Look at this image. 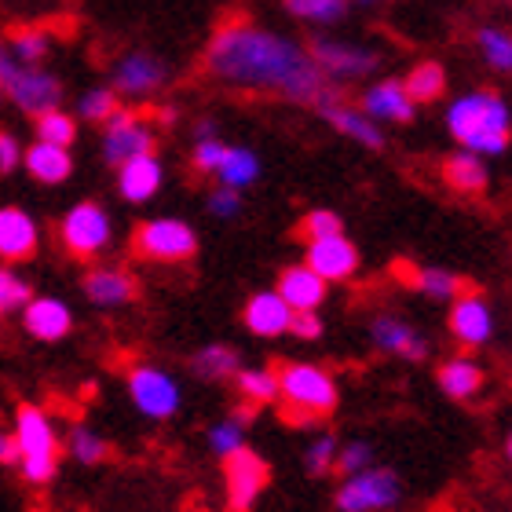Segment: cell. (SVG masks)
Here are the masks:
<instances>
[{"mask_svg": "<svg viewBox=\"0 0 512 512\" xmlns=\"http://www.w3.org/2000/svg\"><path fill=\"white\" fill-rule=\"evenodd\" d=\"M304 48H308L315 66H319L330 81H359V77L374 74L377 66H381V55H377L374 48L330 41V37H311Z\"/></svg>", "mask_w": 512, "mask_h": 512, "instance_id": "cell-11", "label": "cell"}, {"mask_svg": "<svg viewBox=\"0 0 512 512\" xmlns=\"http://www.w3.org/2000/svg\"><path fill=\"white\" fill-rule=\"evenodd\" d=\"M132 253L150 264H187L198 253V235L191 224L161 216V220H147L132 231Z\"/></svg>", "mask_w": 512, "mask_h": 512, "instance_id": "cell-6", "label": "cell"}, {"mask_svg": "<svg viewBox=\"0 0 512 512\" xmlns=\"http://www.w3.org/2000/svg\"><path fill=\"white\" fill-rule=\"evenodd\" d=\"M114 224L110 213L99 202H77L59 224V242L74 260H92L110 246Z\"/></svg>", "mask_w": 512, "mask_h": 512, "instance_id": "cell-9", "label": "cell"}, {"mask_svg": "<svg viewBox=\"0 0 512 512\" xmlns=\"http://www.w3.org/2000/svg\"><path fill=\"white\" fill-rule=\"evenodd\" d=\"M377 458V450L366 443V439H352V443H344L341 450H337V465L333 469L341 472V476H355V472L370 469Z\"/></svg>", "mask_w": 512, "mask_h": 512, "instance_id": "cell-40", "label": "cell"}, {"mask_svg": "<svg viewBox=\"0 0 512 512\" xmlns=\"http://www.w3.org/2000/svg\"><path fill=\"white\" fill-rule=\"evenodd\" d=\"M41 246V231L26 209L19 205H4L0 209V260L4 264H22L30 260Z\"/></svg>", "mask_w": 512, "mask_h": 512, "instance_id": "cell-17", "label": "cell"}, {"mask_svg": "<svg viewBox=\"0 0 512 512\" xmlns=\"http://www.w3.org/2000/svg\"><path fill=\"white\" fill-rule=\"evenodd\" d=\"M22 326L30 333L33 341L55 344L70 337L74 330V311L66 308L59 297H30L26 308H22Z\"/></svg>", "mask_w": 512, "mask_h": 512, "instance_id": "cell-18", "label": "cell"}, {"mask_svg": "<svg viewBox=\"0 0 512 512\" xmlns=\"http://www.w3.org/2000/svg\"><path fill=\"white\" fill-rule=\"evenodd\" d=\"M0 319H4V311H0Z\"/></svg>", "mask_w": 512, "mask_h": 512, "instance_id": "cell-54", "label": "cell"}, {"mask_svg": "<svg viewBox=\"0 0 512 512\" xmlns=\"http://www.w3.org/2000/svg\"><path fill=\"white\" fill-rule=\"evenodd\" d=\"M128 399L147 421H169L180 414L183 388L172 374H165L161 366H132L128 370Z\"/></svg>", "mask_w": 512, "mask_h": 512, "instance_id": "cell-8", "label": "cell"}, {"mask_svg": "<svg viewBox=\"0 0 512 512\" xmlns=\"http://www.w3.org/2000/svg\"><path fill=\"white\" fill-rule=\"evenodd\" d=\"M450 136L472 154H505L512 143V110L498 92L480 88L450 103L447 110Z\"/></svg>", "mask_w": 512, "mask_h": 512, "instance_id": "cell-2", "label": "cell"}, {"mask_svg": "<svg viewBox=\"0 0 512 512\" xmlns=\"http://www.w3.org/2000/svg\"><path fill=\"white\" fill-rule=\"evenodd\" d=\"M22 165H26V172H30L37 183H44V187H59V183H66L70 172H74L70 147L44 143V139H37L30 150H22Z\"/></svg>", "mask_w": 512, "mask_h": 512, "instance_id": "cell-26", "label": "cell"}, {"mask_svg": "<svg viewBox=\"0 0 512 512\" xmlns=\"http://www.w3.org/2000/svg\"><path fill=\"white\" fill-rule=\"evenodd\" d=\"M256 414H260V406H256V403H246V399H242V406H238V410H235L231 417H235V421H238L242 428H249V425H253V417H256Z\"/></svg>", "mask_w": 512, "mask_h": 512, "instance_id": "cell-49", "label": "cell"}, {"mask_svg": "<svg viewBox=\"0 0 512 512\" xmlns=\"http://www.w3.org/2000/svg\"><path fill=\"white\" fill-rule=\"evenodd\" d=\"M450 333L461 348H483L494 337V311L480 293H461L450 308Z\"/></svg>", "mask_w": 512, "mask_h": 512, "instance_id": "cell-15", "label": "cell"}, {"mask_svg": "<svg viewBox=\"0 0 512 512\" xmlns=\"http://www.w3.org/2000/svg\"><path fill=\"white\" fill-rule=\"evenodd\" d=\"M0 99H4V85H0Z\"/></svg>", "mask_w": 512, "mask_h": 512, "instance_id": "cell-53", "label": "cell"}, {"mask_svg": "<svg viewBox=\"0 0 512 512\" xmlns=\"http://www.w3.org/2000/svg\"><path fill=\"white\" fill-rule=\"evenodd\" d=\"M205 136H216L213 121H198V125H194V139H205Z\"/></svg>", "mask_w": 512, "mask_h": 512, "instance_id": "cell-50", "label": "cell"}, {"mask_svg": "<svg viewBox=\"0 0 512 512\" xmlns=\"http://www.w3.org/2000/svg\"><path fill=\"white\" fill-rule=\"evenodd\" d=\"M505 454H509V461H512V436H509V443H505Z\"/></svg>", "mask_w": 512, "mask_h": 512, "instance_id": "cell-51", "label": "cell"}, {"mask_svg": "<svg viewBox=\"0 0 512 512\" xmlns=\"http://www.w3.org/2000/svg\"><path fill=\"white\" fill-rule=\"evenodd\" d=\"M304 264H308L315 275L326 278V282H348V278L359 271V249L344 235L315 238V242H308Z\"/></svg>", "mask_w": 512, "mask_h": 512, "instance_id": "cell-16", "label": "cell"}, {"mask_svg": "<svg viewBox=\"0 0 512 512\" xmlns=\"http://www.w3.org/2000/svg\"><path fill=\"white\" fill-rule=\"evenodd\" d=\"M8 52L19 59V63H30V66H44L48 52H52V37L41 30V26H15L8 33Z\"/></svg>", "mask_w": 512, "mask_h": 512, "instance_id": "cell-31", "label": "cell"}, {"mask_svg": "<svg viewBox=\"0 0 512 512\" xmlns=\"http://www.w3.org/2000/svg\"><path fill=\"white\" fill-rule=\"evenodd\" d=\"M370 337L381 352L395 355V359H406V363H425L428 359V341L399 315H377L370 322Z\"/></svg>", "mask_w": 512, "mask_h": 512, "instance_id": "cell-19", "label": "cell"}, {"mask_svg": "<svg viewBox=\"0 0 512 512\" xmlns=\"http://www.w3.org/2000/svg\"><path fill=\"white\" fill-rule=\"evenodd\" d=\"M395 278H403L406 286L425 293L432 300H458L461 293H469V282L458 278L454 271L443 267H414V264H395Z\"/></svg>", "mask_w": 512, "mask_h": 512, "instance_id": "cell-27", "label": "cell"}, {"mask_svg": "<svg viewBox=\"0 0 512 512\" xmlns=\"http://www.w3.org/2000/svg\"><path fill=\"white\" fill-rule=\"evenodd\" d=\"M403 88L414 103H436L439 96H447V70H443V63H436V59H421V63L406 74Z\"/></svg>", "mask_w": 512, "mask_h": 512, "instance_id": "cell-29", "label": "cell"}, {"mask_svg": "<svg viewBox=\"0 0 512 512\" xmlns=\"http://www.w3.org/2000/svg\"><path fill=\"white\" fill-rule=\"evenodd\" d=\"M297 235L304 242H315V238H330V235H344V220L333 209H311L304 213V220L297 224Z\"/></svg>", "mask_w": 512, "mask_h": 512, "instance_id": "cell-39", "label": "cell"}, {"mask_svg": "<svg viewBox=\"0 0 512 512\" xmlns=\"http://www.w3.org/2000/svg\"><path fill=\"white\" fill-rule=\"evenodd\" d=\"M33 128H37V139H44V143H59V147H74V139H77V118L59 107L37 114V118H33Z\"/></svg>", "mask_w": 512, "mask_h": 512, "instance_id": "cell-35", "label": "cell"}, {"mask_svg": "<svg viewBox=\"0 0 512 512\" xmlns=\"http://www.w3.org/2000/svg\"><path fill=\"white\" fill-rule=\"evenodd\" d=\"M209 213H213L216 220H235V216L242 213V191L220 183V187L209 194Z\"/></svg>", "mask_w": 512, "mask_h": 512, "instance_id": "cell-45", "label": "cell"}, {"mask_svg": "<svg viewBox=\"0 0 512 512\" xmlns=\"http://www.w3.org/2000/svg\"><path fill=\"white\" fill-rule=\"evenodd\" d=\"M30 297H33L30 282L15 275L11 267H0V311H4V315H8V311H22Z\"/></svg>", "mask_w": 512, "mask_h": 512, "instance_id": "cell-41", "label": "cell"}, {"mask_svg": "<svg viewBox=\"0 0 512 512\" xmlns=\"http://www.w3.org/2000/svg\"><path fill=\"white\" fill-rule=\"evenodd\" d=\"M0 85H4L11 103H15L22 114H30V118H37V114L63 103V81H59L52 70H44V66L19 63V59L8 52L4 41H0Z\"/></svg>", "mask_w": 512, "mask_h": 512, "instance_id": "cell-5", "label": "cell"}, {"mask_svg": "<svg viewBox=\"0 0 512 512\" xmlns=\"http://www.w3.org/2000/svg\"><path fill=\"white\" fill-rule=\"evenodd\" d=\"M355 4H381V0H355Z\"/></svg>", "mask_w": 512, "mask_h": 512, "instance_id": "cell-52", "label": "cell"}, {"mask_svg": "<svg viewBox=\"0 0 512 512\" xmlns=\"http://www.w3.org/2000/svg\"><path fill=\"white\" fill-rule=\"evenodd\" d=\"M359 110L370 114L374 121H395V125H410L417 118V103L406 96L403 81H395V77L366 88L363 99H359Z\"/></svg>", "mask_w": 512, "mask_h": 512, "instance_id": "cell-20", "label": "cell"}, {"mask_svg": "<svg viewBox=\"0 0 512 512\" xmlns=\"http://www.w3.org/2000/svg\"><path fill=\"white\" fill-rule=\"evenodd\" d=\"M403 498V480L384 465L344 476L341 491H337V512H388Z\"/></svg>", "mask_w": 512, "mask_h": 512, "instance_id": "cell-7", "label": "cell"}, {"mask_svg": "<svg viewBox=\"0 0 512 512\" xmlns=\"http://www.w3.org/2000/svg\"><path fill=\"white\" fill-rule=\"evenodd\" d=\"M198 77L209 85L256 99H286L315 107L333 81L322 74L308 48L282 33L256 26L246 15H227L198 55Z\"/></svg>", "mask_w": 512, "mask_h": 512, "instance_id": "cell-1", "label": "cell"}, {"mask_svg": "<svg viewBox=\"0 0 512 512\" xmlns=\"http://www.w3.org/2000/svg\"><path fill=\"white\" fill-rule=\"evenodd\" d=\"M22 165V147L19 139L11 136V132H0V172L8 176V172H15Z\"/></svg>", "mask_w": 512, "mask_h": 512, "instance_id": "cell-47", "label": "cell"}, {"mask_svg": "<svg viewBox=\"0 0 512 512\" xmlns=\"http://www.w3.org/2000/svg\"><path fill=\"white\" fill-rule=\"evenodd\" d=\"M0 465H19V443H15V432H0Z\"/></svg>", "mask_w": 512, "mask_h": 512, "instance_id": "cell-48", "label": "cell"}, {"mask_svg": "<svg viewBox=\"0 0 512 512\" xmlns=\"http://www.w3.org/2000/svg\"><path fill=\"white\" fill-rule=\"evenodd\" d=\"M66 450H70V458L81 461V465H99V461H107L110 443L99 436V432H92L88 425H74L70 436H66Z\"/></svg>", "mask_w": 512, "mask_h": 512, "instance_id": "cell-36", "label": "cell"}, {"mask_svg": "<svg viewBox=\"0 0 512 512\" xmlns=\"http://www.w3.org/2000/svg\"><path fill=\"white\" fill-rule=\"evenodd\" d=\"M337 450H341L337 439L319 436L308 450H304V469H308L311 476H326V472H333V465H337Z\"/></svg>", "mask_w": 512, "mask_h": 512, "instance_id": "cell-44", "label": "cell"}, {"mask_svg": "<svg viewBox=\"0 0 512 512\" xmlns=\"http://www.w3.org/2000/svg\"><path fill=\"white\" fill-rule=\"evenodd\" d=\"M81 286H85V297L96 308H125L139 293L136 278L121 271V267H92Z\"/></svg>", "mask_w": 512, "mask_h": 512, "instance_id": "cell-23", "label": "cell"}, {"mask_svg": "<svg viewBox=\"0 0 512 512\" xmlns=\"http://www.w3.org/2000/svg\"><path fill=\"white\" fill-rule=\"evenodd\" d=\"M315 110H319V118L326 121V125H333L337 132H344L348 139H355V143H363L366 150L384 147V132L374 125V118L363 114L359 107H352V103H344L341 88L326 92V96L315 103Z\"/></svg>", "mask_w": 512, "mask_h": 512, "instance_id": "cell-14", "label": "cell"}, {"mask_svg": "<svg viewBox=\"0 0 512 512\" xmlns=\"http://www.w3.org/2000/svg\"><path fill=\"white\" fill-rule=\"evenodd\" d=\"M439 176H443V183H447L454 194H461V198H480V194H487V187H491V176H487V165L480 161V154H472V150H465V147H461L458 154L443 158Z\"/></svg>", "mask_w": 512, "mask_h": 512, "instance_id": "cell-25", "label": "cell"}, {"mask_svg": "<svg viewBox=\"0 0 512 512\" xmlns=\"http://www.w3.org/2000/svg\"><path fill=\"white\" fill-rule=\"evenodd\" d=\"M169 81V66L165 59H158L154 52H125L114 63V92L118 96H132V99H147L154 96L158 88H165Z\"/></svg>", "mask_w": 512, "mask_h": 512, "instance_id": "cell-13", "label": "cell"}, {"mask_svg": "<svg viewBox=\"0 0 512 512\" xmlns=\"http://www.w3.org/2000/svg\"><path fill=\"white\" fill-rule=\"evenodd\" d=\"M242 322H246V330L256 333V337H282V333H289L293 308L282 300L278 289H264V293H253V297L246 300Z\"/></svg>", "mask_w": 512, "mask_h": 512, "instance_id": "cell-21", "label": "cell"}, {"mask_svg": "<svg viewBox=\"0 0 512 512\" xmlns=\"http://www.w3.org/2000/svg\"><path fill=\"white\" fill-rule=\"evenodd\" d=\"M439 388L450 395V399H458V403H469L476 395L483 392V366L469 355H454L447 363L439 366Z\"/></svg>", "mask_w": 512, "mask_h": 512, "instance_id": "cell-28", "label": "cell"}, {"mask_svg": "<svg viewBox=\"0 0 512 512\" xmlns=\"http://www.w3.org/2000/svg\"><path fill=\"white\" fill-rule=\"evenodd\" d=\"M121 110V96L114 88H92L77 99V118L88 121V125H107L114 114Z\"/></svg>", "mask_w": 512, "mask_h": 512, "instance_id": "cell-37", "label": "cell"}, {"mask_svg": "<svg viewBox=\"0 0 512 512\" xmlns=\"http://www.w3.org/2000/svg\"><path fill=\"white\" fill-rule=\"evenodd\" d=\"M278 293H282V300L293 311H319L326 293H330V282L322 275H315L308 264H297V267H286L278 275Z\"/></svg>", "mask_w": 512, "mask_h": 512, "instance_id": "cell-24", "label": "cell"}, {"mask_svg": "<svg viewBox=\"0 0 512 512\" xmlns=\"http://www.w3.org/2000/svg\"><path fill=\"white\" fill-rule=\"evenodd\" d=\"M289 333H293V337H300V341H319V337H322V319L315 315V311H293Z\"/></svg>", "mask_w": 512, "mask_h": 512, "instance_id": "cell-46", "label": "cell"}, {"mask_svg": "<svg viewBox=\"0 0 512 512\" xmlns=\"http://www.w3.org/2000/svg\"><path fill=\"white\" fill-rule=\"evenodd\" d=\"M15 443H19V469L22 480L33 487L55 480L59 472V436H55L52 417L41 406L22 403L15 410Z\"/></svg>", "mask_w": 512, "mask_h": 512, "instance_id": "cell-4", "label": "cell"}, {"mask_svg": "<svg viewBox=\"0 0 512 512\" xmlns=\"http://www.w3.org/2000/svg\"><path fill=\"white\" fill-rule=\"evenodd\" d=\"M337 399H341V392H337V381L326 366H278V403H282V421H289V425H315L319 417H330L337 410Z\"/></svg>", "mask_w": 512, "mask_h": 512, "instance_id": "cell-3", "label": "cell"}, {"mask_svg": "<svg viewBox=\"0 0 512 512\" xmlns=\"http://www.w3.org/2000/svg\"><path fill=\"white\" fill-rule=\"evenodd\" d=\"M194 374L202 377V381H227V377L238 374V352L235 348H227V344H205L202 352L191 359Z\"/></svg>", "mask_w": 512, "mask_h": 512, "instance_id": "cell-32", "label": "cell"}, {"mask_svg": "<svg viewBox=\"0 0 512 512\" xmlns=\"http://www.w3.org/2000/svg\"><path fill=\"white\" fill-rule=\"evenodd\" d=\"M267 480H271V469L267 461L249 450L246 443L224 458V483H227V509L231 512H249L256 505V498L264 494Z\"/></svg>", "mask_w": 512, "mask_h": 512, "instance_id": "cell-10", "label": "cell"}, {"mask_svg": "<svg viewBox=\"0 0 512 512\" xmlns=\"http://www.w3.org/2000/svg\"><path fill=\"white\" fill-rule=\"evenodd\" d=\"M216 176H220V183H224V187H235V191H242V187L256 183V176H260V158H256L253 150H246V147H227L224 165L216 169Z\"/></svg>", "mask_w": 512, "mask_h": 512, "instance_id": "cell-34", "label": "cell"}, {"mask_svg": "<svg viewBox=\"0 0 512 512\" xmlns=\"http://www.w3.org/2000/svg\"><path fill=\"white\" fill-rule=\"evenodd\" d=\"M158 136L147 125V118H139L136 110H118L114 118L103 125V158L107 165L118 169L121 161L139 158V154H154Z\"/></svg>", "mask_w": 512, "mask_h": 512, "instance_id": "cell-12", "label": "cell"}, {"mask_svg": "<svg viewBox=\"0 0 512 512\" xmlns=\"http://www.w3.org/2000/svg\"><path fill=\"white\" fill-rule=\"evenodd\" d=\"M235 388L246 403H256V406L278 403V370H271V366H249V370H242V366H238Z\"/></svg>", "mask_w": 512, "mask_h": 512, "instance_id": "cell-30", "label": "cell"}, {"mask_svg": "<svg viewBox=\"0 0 512 512\" xmlns=\"http://www.w3.org/2000/svg\"><path fill=\"white\" fill-rule=\"evenodd\" d=\"M242 443H246V428L238 425L235 417H227V421H216V425L209 428V450H213L216 458H227V454H235Z\"/></svg>", "mask_w": 512, "mask_h": 512, "instance_id": "cell-42", "label": "cell"}, {"mask_svg": "<svg viewBox=\"0 0 512 512\" xmlns=\"http://www.w3.org/2000/svg\"><path fill=\"white\" fill-rule=\"evenodd\" d=\"M161 180H165V169L154 154H139V158H128L118 165V191L132 205L150 202L161 191Z\"/></svg>", "mask_w": 512, "mask_h": 512, "instance_id": "cell-22", "label": "cell"}, {"mask_svg": "<svg viewBox=\"0 0 512 512\" xmlns=\"http://www.w3.org/2000/svg\"><path fill=\"white\" fill-rule=\"evenodd\" d=\"M476 48H480L483 63L494 66L498 74H512V30L480 26V30H476Z\"/></svg>", "mask_w": 512, "mask_h": 512, "instance_id": "cell-33", "label": "cell"}, {"mask_svg": "<svg viewBox=\"0 0 512 512\" xmlns=\"http://www.w3.org/2000/svg\"><path fill=\"white\" fill-rule=\"evenodd\" d=\"M224 154H227V143H220L216 136L194 139V150H191L194 172H198V176H213V172L224 165Z\"/></svg>", "mask_w": 512, "mask_h": 512, "instance_id": "cell-43", "label": "cell"}, {"mask_svg": "<svg viewBox=\"0 0 512 512\" xmlns=\"http://www.w3.org/2000/svg\"><path fill=\"white\" fill-rule=\"evenodd\" d=\"M289 15H297L304 22L326 26V22H341L348 15V0H282Z\"/></svg>", "mask_w": 512, "mask_h": 512, "instance_id": "cell-38", "label": "cell"}]
</instances>
